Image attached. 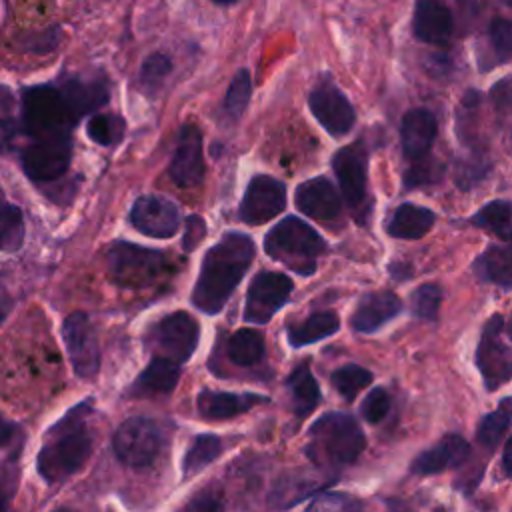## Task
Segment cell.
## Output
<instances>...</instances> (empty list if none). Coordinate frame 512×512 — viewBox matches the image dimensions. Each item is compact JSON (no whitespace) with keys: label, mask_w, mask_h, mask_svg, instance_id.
I'll list each match as a JSON object with an SVG mask.
<instances>
[{"label":"cell","mask_w":512,"mask_h":512,"mask_svg":"<svg viewBox=\"0 0 512 512\" xmlns=\"http://www.w3.org/2000/svg\"><path fill=\"white\" fill-rule=\"evenodd\" d=\"M254 258V242L248 234L226 232L202 258L192 290V304L204 314H218L244 278Z\"/></svg>","instance_id":"obj_1"},{"label":"cell","mask_w":512,"mask_h":512,"mask_svg":"<svg viewBox=\"0 0 512 512\" xmlns=\"http://www.w3.org/2000/svg\"><path fill=\"white\" fill-rule=\"evenodd\" d=\"M88 416L90 402H82L48 428L42 448L36 456L38 474L48 484H56L74 476L90 458L94 436L88 426Z\"/></svg>","instance_id":"obj_2"},{"label":"cell","mask_w":512,"mask_h":512,"mask_svg":"<svg viewBox=\"0 0 512 512\" xmlns=\"http://www.w3.org/2000/svg\"><path fill=\"white\" fill-rule=\"evenodd\" d=\"M366 436L352 414L326 412L308 428L304 452L308 460L326 470H338L358 460Z\"/></svg>","instance_id":"obj_3"},{"label":"cell","mask_w":512,"mask_h":512,"mask_svg":"<svg viewBox=\"0 0 512 512\" xmlns=\"http://www.w3.org/2000/svg\"><path fill=\"white\" fill-rule=\"evenodd\" d=\"M324 250L322 236L298 216L282 218L264 236V252L300 276L316 272L318 258Z\"/></svg>","instance_id":"obj_4"},{"label":"cell","mask_w":512,"mask_h":512,"mask_svg":"<svg viewBox=\"0 0 512 512\" xmlns=\"http://www.w3.org/2000/svg\"><path fill=\"white\" fill-rule=\"evenodd\" d=\"M64 86H30L22 92V128L30 138L70 134L80 120Z\"/></svg>","instance_id":"obj_5"},{"label":"cell","mask_w":512,"mask_h":512,"mask_svg":"<svg viewBox=\"0 0 512 512\" xmlns=\"http://www.w3.org/2000/svg\"><path fill=\"white\" fill-rule=\"evenodd\" d=\"M112 448L122 464L130 468H146L154 464L164 448V430L154 418L132 416L116 428Z\"/></svg>","instance_id":"obj_6"},{"label":"cell","mask_w":512,"mask_h":512,"mask_svg":"<svg viewBox=\"0 0 512 512\" xmlns=\"http://www.w3.org/2000/svg\"><path fill=\"white\" fill-rule=\"evenodd\" d=\"M476 366L486 390H496L512 376V350L508 326L502 314H492L480 334L476 346Z\"/></svg>","instance_id":"obj_7"},{"label":"cell","mask_w":512,"mask_h":512,"mask_svg":"<svg viewBox=\"0 0 512 512\" xmlns=\"http://www.w3.org/2000/svg\"><path fill=\"white\" fill-rule=\"evenodd\" d=\"M200 342V324L194 316L184 310H176L158 320L148 336L146 344L154 352V356H162L174 360L176 364H184L192 358Z\"/></svg>","instance_id":"obj_8"},{"label":"cell","mask_w":512,"mask_h":512,"mask_svg":"<svg viewBox=\"0 0 512 512\" xmlns=\"http://www.w3.org/2000/svg\"><path fill=\"white\" fill-rule=\"evenodd\" d=\"M332 168L344 200L358 222L370 216L368 206V150L362 142L344 146L332 156Z\"/></svg>","instance_id":"obj_9"},{"label":"cell","mask_w":512,"mask_h":512,"mask_svg":"<svg viewBox=\"0 0 512 512\" xmlns=\"http://www.w3.org/2000/svg\"><path fill=\"white\" fill-rule=\"evenodd\" d=\"M164 264V252L142 248L130 242H116L108 250L110 278L120 286H144L152 282Z\"/></svg>","instance_id":"obj_10"},{"label":"cell","mask_w":512,"mask_h":512,"mask_svg":"<svg viewBox=\"0 0 512 512\" xmlns=\"http://www.w3.org/2000/svg\"><path fill=\"white\" fill-rule=\"evenodd\" d=\"M292 280L282 272H258L246 292L242 318L250 324H266L286 304L292 294Z\"/></svg>","instance_id":"obj_11"},{"label":"cell","mask_w":512,"mask_h":512,"mask_svg":"<svg viewBox=\"0 0 512 512\" xmlns=\"http://www.w3.org/2000/svg\"><path fill=\"white\" fill-rule=\"evenodd\" d=\"M72 158L70 134L32 138L22 152V170L36 182H48L62 176Z\"/></svg>","instance_id":"obj_12"},{"label":"cell","mask_w":512,"mask_h":512,"mask_svg":"<svg viewBox=\"0 0 512 512\" xmlns=\"http://www.w3.org/2000/svg\"><path fill=\"white\" fill-rule=\"evenodd\" d=\"M308 108L320 126L334 138L346 136L356 122V110L352 102L330 80H320L312 88L308 96Z\"/></svg>","instance_id":"obj_13"},{"label":"cell","mask_w":512,"mask_h":512,"mask_svg":"<svg viewBox=\"0 0 512 512\" xmlns=\"http://www.w3.org/2000/svg\"><path fill=\"white\" fill-rule=\"evenodd\" d=\"M62 340L76 376L94 378L100 368V346L92 322L84 312L66 316L62 324Z\"/></svg>","instance_id":"obj_14"},{"label":"cell","mask_w":512,"mask_h":512,"mask_svg":"<svg viewBox=\"0 0 512 512\" xmlns=\"http://www.w3.org/2000/svg\"><path fill=\"white\" fill-rule=\"evenodd\" d=\"M286 208V186L268 174H256L250 178L242 202L238 206V216L242 222L258 226Z\"/></svg>","instance_id":"obj_15"},{"label":"cell","mask_w":512,"mask_h":512,"mask_svg":"<svg viewBox=\"0 0 512 512\" xmlns=\"http://www.w3.org/2000/svg\"><path fill=\"white\" fill-rule=\"evenodd\" d=\"M458 30L456 6L448 0H416L412 12V34L416 40L436 46L452 42Z\"/></svg>","instance_id":"obj_16"},{"label":"cell","mask_w":512,"mask_h":512,"mask_svg":"<svg viewBox=\"0 0 512 512\" xmlns=\"http://www.w3.org/2000/svg\"><path fill=\"white\" fill-rule=\"evenodd\" d=\"M130 224L144 236L170 238L180 228V212L172 200L146 194L132 204Z\"/></svg>","instance_id":"obj_17"},{"label":"cell","mask_w":512,"mask_h":512,"mask_svg":"<svg viewBox=\"0 0 512 512\" xmlns=\"http://www.w3.org/2000/svg\"><path fill=\"white\" fill-rule=\"evenodd\" d=\"M170 178L182 188H192L202 182L206 166L202 156V134L198 126L184 124L178 130L176 148L168 166Z\"/></svg>","instance_id":"obj_18"},{"label":"cell","mask_w":512,"mask_h":512,"mask_svg":"<svg viewBox=\"0 0 512 512\" xmlns=\"http://www.w3.org/2000/svg\"><path fill=\"white\" fill-rule=\"evenodd\" d=\"M294 204L304 216L324 222L334 220L342 210L340 192L324 176L300 182L294 190Z\"/></svg>","instance_id":"obj_19"},{"label":"cell","mask_w":512,"mask_h":512,"mask_svg":"<svg viewBox=\"0 0 512 512\" xmlns=\"http://www.w3.org/2000/svg\"><path fill=\"white\" fill-rule=\"evenodd\" d=\"M468 454L470 446L460 434H446L412 460L410 472L418 476L440 474L448 468L460 466L468 458Z\"/></svg>","instance_id":"obj_20"},{"label":"cell","mask_w":512,"mask_h":512,"mask_svg":"<svg viewBox=\"0 0 512 512\" xmlns=\"http://www.w3.org/2000/svg\"><path fill=\"white\" fill-rule=\"evenodd\" d=\"M402 312V300L390 290H376L362 296L350 316V326L356 332L372 334Z\"/></svg>","instance_id":"obj_21"},{"label":"cell","mask_w":512,"mask_h":512,"mask_svg":"<svg viewBox=\"0 0 512 512\" xmlns=\"http://www.w3.org/2000/svg\"><path fill=\"white\" fill-rule=\"evenodd\" d=\"M436 136H438V120L430 110L412 108L404 114L400 122V144H402V154L408 160L428 154Z\"/></svg>","instance_id":"obj_22"},{"label":"cell","mask_w":512,"mask_h":512,"mask_svg":"<svg viewBox=\"0 0 512 512\" xmlns=\"http://www.w3.org/2000/svg\"><path fill=\"white\" fill-rule=\"evenodd\" d=\"M264 402H268V398L254 392L202 390L196 398V408H198V414L206 420H228Z\"/></svg>","instance_id":"obj_23"},{"label":"cell","mask_w":512,"mask_h":512,"mask_svg":"<svg viewBox=\"0 0 512 512\" xmlns=\"http://www.w3.org/2000/svg\"><path fill=\"white\" fill-rule=\"evenodd\" d=\"M434 222H436V214L430 208L404 202L394 208L386 224V232L400 240H418L430 232Z\"/></svg>","instance_id":"obj_24"},{"label":"cell","mask_w":512,"mask_h":512,"mask_svg":"<svg viewBox=\"0 0 512 512\" xmlns=\"http://www.w3.org/2000/svg\"><path fill=\"white\" fill-rule=\"evenodd\" d=\"M178 380H180V364L162 356H154L150 364L134 380L130 388V396L168 394L176 388Z\"/></svg>","instance_id":"obj_25"},{"label":"cell","mask_w":512,"mask_h":512,"mask_svg":"<svg viewBox=\"0 0 512 512\" xmlns=\"http://www.w3.org/2000/svg\"><path fill=\"white\" fill-rule=\"evenodd\" d=\"M340 328V318L334 310H322L306 316L302 322L286 324V338L290 346L300 348L332 336Z\"/></svg>","instance_id":"obj_26"},{"label":"cell","mask_w":512,"mask_h":512,"mask_svg":"<svg viewBox=\"0 0 512 512\" xmlns=\"http://www.w3.org/2000/svg\"><path fill=\"white\" fill-rule=\"evenodd\" d=\"M474 274L484 280L500 286L502 290H510L512 286V268H510V248L508 242L500 246H490L484 250L472 264Z\"/></svg>","instance_id":"obj_27"},{"label":"cell","mask_w":512,"mask_h":512,"mask_svg":"<svg viewBox=\"0 0 512 512\" xmlns=\"http://www.w3.org/2000/svg\"><path fill=\"white\" fill-rule=\"evenodd\" d=\"M286 388L292 396V410L298 418L308 416L320 402L322 394L316 378L306 364H298L286 378Z\"/></svg>","instance_id":"obj_28"},{"label":"cell","mask_w":512,"mask_h":512,"mask_svg":"<svg viewBox=\"0 0 512 512\" xmlns=\"http://www.w3.org/2000/svg\"><path fill=\"white\" fill-rule=\"evenodd\" d=\"M222 454V440L214 434H198L192 438L184 458H182V472L184 478L196 476L206 470L218 456Z\"/></svg>","instance_id":"obj_29"},{"label":"cell","mask_w":512,"mask_h":512,"mask_svg":"<svg viewBox=\"0 0 512 512\" xmlns=\"http://www.w3.org/2000/svg\"><path fill=\"white\" fill-rule=\"evenodd\" d=\"M226 352L236 366H254L264 356V336L254 328H240L230 336Z\"/></svg>","instance_id":"obj_30"},{"label":"cell","mask_w":512,"mask_h":512,"mask_svg":"<svg viewBox=\"0 0 512 512\" xmlns=\"http://www.w3.org/2000/svg\"><path fill=\"white\" fill-rule=\"evenodd\" d=\"M250 96H252V76L246 68H242L236 72V76L232 78V82L224 94L222 120L226 126H234L242 118V114L250 102Z\"/></svg>","instance_id":"obj_31"},{"label":"cell","mask_w":512,"mask_h":512,"mask_svg":"<svg viewBox=\"0 0 512 512\" xmlns=\"http://www.w3.org/2000/svg\"><path fill=\"white\" fill-rule=\"evenodd\" d=\"M24 216L0 190V252H16L24 242Z\"/></svg>","instance_id":"obj_32"},{"label":"cell","mask_w":512,"mask_h":512,"mask_svg":"<svg viewBox=\"0 0 512 512\" xmlns=\"http://www.w3.org/2000/svg\"><path fill=\"white\" fill-rule=\"evenodd\" d=\"M512 398L504 396L500 406L496 410H492L490 414H486L478 426H476V440L486 448V450H494L498 446V442L502 440V436L508 432L510 426V418H512V410H510Z\"/></svg>","instance_id":"obj_33"},{"label":"cell","mask_w":512,"mask_h":512,"mask_svg":"<svg viewBox=\"0 0 512 512\" xmlns=\"http://www.w3.org/2000/svg\"><path fill=\"white\" fill-rule=\"evenodd\" d=\"M470 224L476 228L490 230L502 242L510 240V202L508 200H492L484 204L472 218Z\"/></svg>","instance_id":"obj_34"},{"label":"cell","mask_w":512,"mask_h":512,"mask_svg":"<svg viewBox=\"0 0 512 512\" xmlns=\"http://www.w3.org/2000/svg\"><path fill=\"white\" fill-rule=\"evenodd\" d=\"M372 380H374L372 372L360 364H344V366L336 368L330 376L334 390L350 402L358 396L360 390H364L368 384H372Z\"/></svg>","instance_id":"obj_35"},{"label":"cell","mask_w":512,"mask_h":512,"mask_svg":"<svg viewBox=\"0 0 512 512\" xmlns=\"http://www.w3.org/2000/svg\"><path fill=\"white\" fill-rule=\"evenodd\" d=\"M126 132V122L118 114H94L88 120L86 134L100 146H116Z\"/></svg>","instance_id":"obj_36"},{"label":"cell","mask_w":512,"mask_h":512,"mask_svg":"<svg viewBox=\"0 0 512 512\" xmlns=\"http://www.w3.org/2000/svg\"><path fill=\"white\" fill-rule=\"evenodd\" d=\"M446 172V164L434 156L424 154L414 160H410L408 170L404 172V186L406 188H416V186H428L438 180H442Z\"/></svg>","instance_id":"obj_37"},{"label":"cell","mask_w":512,"mask_h":512,"mask_svg":"<svg viewBox=\"0 0 512 512\" xmlns=\"http://www.w3.org/2000/svg\"><path fill=\"white\" fill-rule=\"evenodd\" d=\"M412 314L420 320H436L438 310L442 304V288L440 284H422L418 286L412 296Z\"/></svg>","instance_id":"obj_38"},{"label":"cell","mask_w":512,"mask_h":512,"mask_svg":"<svg viewBox=\"0 0 512 512\" xmlns=\"http://www.w3.org/2000/svg\"><path fill=\"white\" fill-rule=\"evenodd\" d=\"M488 42L494 54V64H506L512 54V24L508 18L492 20L488 28Z\"/></svg>","instance_id":"obj_39"},{"label":"cell","mask_w":512,"mask_h":512,"mask_svg":"<svg viewBox=\"0 0 512 512\" xmlns=\"http://www.w3.org/2000/svg\"><path fill=\"white\" fill-rule=\"evenodd\" d=\"M170 72H172V60L162 52H154L142 62L140 82L148 92H154Z\"/></svg>","instance_id":"obj_40"},{"label":"cell","mask_w":512,"mask_h":512,"mask_svg":"<svg viewBox=\"0 0 512 512\" xmlns=\"http://www.w3.org/2000/svg\"><path fill=\"white\" fill-rule=\"evenodd\" d=\"M390 410V396L384 388H372L360 404V414L366 422L378 424Z\"/></svg>","instance_id":"obj_41"},{"label":"cell","mask_w":512,"mask_h":512,"mask_svg":"<svg viewBox=\"0 0 512 512\" xmlns=\"http://www.w3.org/2000/svg\"><path fill=\"white\" fill-rule=\"evenodd\" d=\"M18 488V464L16 460H8L0 464V510L8 508Z\"/></svg>","instance_id":"obj_42"},{"label":"cell","mask_w":512,"mask_h":512,"mask_svg":"<svg viewBox=\"0 0 512 512\" xmlns=\"http://www.w3.org/2000/svg\"><path fill=\"white\" fill-rule=\"evenodd\" d=\"M206 236V224L200 216H188L186 218V232L182 238L184 252H192Z\"/></svg>","instance_id":"obj_43"},{"label":"cell","mask_w":512,"mask_h":512,"mask_svg":"<svg viewBox=\"0 0 512 512\" xmlns=\"http://www.w3.org/2000/svg\"><path fill=\"white\" fill-rule=\"evenodd\" d=\"M360 506V502H354L350 496H346V494H322V496H318L308 508H320V510H326V508H336V510H340V508H358Z\"/></svg>","instance_id":"obj_44"},{"label":"cell","mask_w":512,"mask_h":512,"mask_svg":"<svg viewBox=\"0 0 512 512\" xmlns=\"http://www.w3.org/2000/svg\"><path fill=\"white\" fill-rule=\"evenodd\" d=\"M20 444H22V430L10 420H4L0 416V450H10V448L20 450Z\"/></svg>","instance_id":"obj_45"},{"label":"cell","mask_w":512,"mask_h":512,"mask_svg":"<svg viewBox=\"0 0 512 512\" xmlns=\"http://www.w3.org/2000/svg\"><path fill=\"white\" fill-rule=\"evenodd\" d=\"M490 98L496 104V108L508 110V106H510V78L508 76H504L498 84L492 86Z\"/></svg>","instance_id":"obj_46"},{"label":"cell","mask_w":512,"mask_h":512,"mask_svg":"<svg viewBox=\"0 0 512 512\" xmlns=\"http://www.w3.org/2000/svg\"><path fill=\"white\" fill-rule=\"evenodd\" d=\"M510 452H512V442L506 440L504 442V448H502V472L506 478H510Z\"/></svg>","instance_id":"obj_47"},{"label":"cell","mask_w":512,"mask_h":512,"mask_svg":"<svg viewBox=\"0 0 512 512\" xmlns=\"http://www.w3.org/2000/svg\"><path fill=\"white\" fill-rule=\"evenodd\" d=\"M188 508H220V504L214 502L212 498H204L202 502H190Z\"/></svg>","instance_id":"obj_48"},{"label":"cell","mask_w":512,"mask_h":512,"mask_svg":"<svg viewBox=\"0 0 512 512\" xmlns=\"http://www.w3.org/2000/svg\"><path fill=\"white\" fill-rule=\"evenodd\" d=\"M8 310H10V300H8L6 296H2V294H0V322L6 318Z\"/></svg>","instance_id":"obj_49"},{"label":"cell","mask_w":512,"mask_h":512,"mask_svg":"<svg viewBox=\"0 0 512 512\" xmlns=\"http://www.w3.org/2000/svg\"><path fill=\"white\" fill-rule=\"evenodd\" d=\"M214 4H220V6H230V4H234V2H238V0H212Z\"/></svg>","instance_id":"obj_50"}]
</instances>
